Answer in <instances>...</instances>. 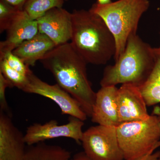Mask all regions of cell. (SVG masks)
<instances>
[{
	"instance_id": "cell-2",
	"label": "cell",
	"mask_w": 160,
	"mask_h": 160,
	"mask_svg": "<svg viewBox=\"0 0 160 160\" xmlns=\"http://www.w3.org/2000/svg\"><path fill=\"white\" fill-rule=\"evenodd\" d=\"M71 14L70 43L86 62L104 65L114 58L115 39L104 20L89 9L74 10Z\"/></svg>"
},
{
	"instance_id": "cell-17",
	"label": "cell",
	"mask_w": 160,
	"mask_h": 160,
	"mask_svg": "<svg viewBox=\"0 0 160 160\" xmlns=\"http://www.w3.org/2000/svg\"><path fill=\"white\" fill-rule=\"evenodd\" d=\"M65 0H28L23 10L32 20H37L49 10L62 8Z\"/></svg>"
},
{
	"instance_id": "cell-1",
	"label": "cell",
	"mask_w": 160,
	"mask_h": 160,
	"mask_svg": "<svg viewBox=\"0 0 160 160\" xmlns=\"http://www.w3.org/2000/svg\"><path fill=\"white\" fill-rule=\"evenodd\" d=\"M40 62L52 73L57 84L74 98L91 118L96 92L88 79V63L71 43L55 46Z\"/></svg>"
},
{
	"instance_id": "cell-24",
	"label": "cell",
	"mask_w": 160,
	"mask_h": 160,
	"mask_svg": "<svg viewBox=\"0 0 160 160\" xmlns=\"http://www.w3.org/2000/svg\"><path fill=\"white\" fill-rule=\"evenodd\" d=\"M73 160H91L86 155L84 152L76 153L73 157Z\"/></svg>"
},
{
	"instance_id": "cell-5",
	"label": "cell",
	"mask_w": 160,
	"mask_h": 160,
	"mask_svg": "<svg viewBox=\"0 0 160 160\" xmlns=\"http://www.w3.org/2000/svg\"><path fill=\"white\" fill-rule=\"evenodd\" d=\"M125 160H138L160 147V120L152 114L146 120L122 123L116 127Z\"/></svg>"
},
{
	"instance_id": "cell-8",
	"label": "cell",
	"mask_w": 160,
	"mask_h": 160,
	"mask_svg": "<svg viewBox=\"0 0 160 160\" xmlns=\"http://www.w3.org/2000/svg\"><path fill=\"white\" fill-rule=\"evenodd\" d=\"M84 125V121L70 116L68 123L64 125H58L57 121L53 120L43 124L34 123L27 128L24 139L27 146L61 137L69 138L79 143Z\"/></svg>"
},
{
	"instance_id": "cell-6",
	"label": "cell",
	"mask_w": 160,
	"mask_h": 160,
	"mask_svg": "<svg viewBox=\"0 0 160 160\" xmlns=\"http://www.w3.org/2000/svg\"><path fill=\"white\" fill-rule=\"evenodd\" d=\"M81 142L91 160H123L116 127L98 125L84 132Z\"/></svg>"
},
{
	"instance_id": "cell-19",
	"label": "cell",
	"mask_w": 160,
	"mask_h": 160,
	"mask_svg": "<svg viewBox=\"0 0 160 160\" xmlns=\"http://www.w3.org/2000/svg\"><path fill=\"white\" fill-rule=\"evenodd\" d=\"M0 59L6 60L12 69L26 76L32 72L29 66L26 65L22 59L13 54L12 51L0 53Z\"/></svg>"
},
{
	"instance_id": "cell-27",
	"label": "cell",
	"mask_w": 160,
	"mask_h": 160,
	"mask_svg": "<svg viewBox=\"0 0 160 160\" xmlns=\"http://www.w3.org/2000/svg\"><path fill=\"white\" fill-rule=\"evenodd\" d=\"M159 49H160V47H159V48H158Z\"/></svg>"
},
{
	"instance_id": "cell-3",
	"label": "cell",
	"mask_w": 160,
	"mask_h": 160,
	"mask_svg": "<svg viewBox=\"0 0 160 160\" xmlns=\"http://www.w3.org/2000/svg\"><path fill=\"white\" fill-rule=\"evenodd\" d=\"M153 48L137 34L128 39L122 53L114 65L104 69L101 87L131 84L139 87L151 72L154 64Z\"/></svg>"
},
{
	"instance_id": "cell-13",
	"label": "cell",
	"mask_w": 160,
	"mask_h": 160,
	"mask_svg": "<svg viewBox=\"0 0 160 160\" xmlns=\"http://www.w3.org/2000/svg\"><path fill=\"white\" fill-rule=\"evenodd\" d=\"M7 36L0 42V53L12 51L20 44L39 32L37 21L32 19L24 10H19L6 30Z\"/></svg>"
},
{
	"instance_id": "cell-12",
	"label": "cell",
	"mask_w": 160,
	"mask_h": 160,
	"mask_svg": "<svg viewBox=\"0 0 160 160\" xmlns=\"http://www.w3.org/2000/svg\"><path fill=\"white\" fill-rule=\"evenodd\" d=\"M116 86L101 87L96 92L91 118L99 125L117 127L120 125Z\"/></svg>"
},
{
	"instance_id": "cell-20",
	"label": "cell",
	"mask_w": 160,
	"mask_h": 160,
	"mask_svg": "<svg viewBox=\"0 0 160 160\" xmlns=\"http://www.w3.org/2000/svg\"><path fill=\"white\" fill-rule=\"evenodd\" d=\"M18 9L9 5L3 0H0V32L6 30L9 23Z\"/></svg>"
},
{
	"instance_id": "cell-11",
	"label": "cell",
	"mask_w": 160,
	"mask_h": 160,
	"mask_svg": "<svg viewBox=\"0 0 160 160\" xmlns=\"http://www.w3.org/2000/svg\"><path fill=\"white\" fill-rule=\"evenodd\" d=\"M26 145L24 135L11 117L0 111V160H24Z\"/></svg>"
},
{
	"instance_id": "cell-22",
	"label": "cell",
	"mask_w": 160,
	"mask_h": 160,
	"mask_svg": "<svg viewBox=\"0 0 160 160\" xmlns=\"http://www.w3.org/2000/svg\"><path fill=\"white\" fill-rule=\"evenodd\" d=\"M18 10H23L25 4L28 0H3Z\"/></svg>"
},
{
	"instance_id": "cell-18",
	"label": "cell",
	"mask_w": 160,
	"mask_h": 160,
	"mask_svg": "<svg viewBox=\"0 0 160 160\" xmlns=\"http://www.w3.org/2000/svg\"><path fill=\"white\" fill-rule=\"evenodd\" d=\"M0 72L10 83L12 88L15 87L22 90L28 81V77L12 69L3 59H0Z\"/></svg>"
},
{
	"instance_id": "cell-14",
	"label": "cell",
	"mask_w": 160,
	"mask_h": 160,
	"mask_svg": "<svg viewBox=\"0 0 160 160\" xmlns=\"http://www.w3.org/2000/svg\"><path fill=\"white\" fill-rule=\"evenodd\" d=\"M56 46L46 35L38 32L30 39L23 42L12 51L30 67L34 66Z\"/></svg>"
},
{
	"instance_id": "cell-7",
	"label": "cell",
	"mask_w": 160,
	"mask_h": 160,
	"mask_svg": "<svg viewBox=\"0 0 160 160\" xmlns=\"http://www.w3.org/2000/svg\"><path fill=\"white\" fill-rule=\"evenodd\" d=\"M27 77L28 81L22 91L52 100L60 107L62 114L69 115L84 122L87 119L88 116L79 103L58 84H48L40 79L32 72Z\"/></svg>"
},
{
	"instance_id": "cell-4",
	"label": "cell",
	"mask_w": 160,
	"mask_h": 160,
	"mask_svg": "<svg viewBox=\"0 0 160 160\" xmlns=\"http://www.w3.org/2000/svg\"><path fill=\"white\" fill-rule=\"evenodd\" d=\"M149 5V0H118L105 5L95 3L89 9L104 20L114 36L115 61L124 51L129 38L137 34L140 20Z\"/></svg>"
},
{
	"instance_id": "cell-21",
	"label": "cell",
	"mask_w": 160,
	"mask_h": 160,
	"mask_svg": "<svg viewBox=\"0 0 160 160\" xmlns=\"http://www.w3.org/2000/svg\"><path fill=\"white\" fill-rule=\"evenodd\" d=\"M8 87L12 88L11 85L0 72V111L5 112L11 117L6 96V88Z\"/></svg>"
},
{
	"instance_id": "cell-25",
	"label": "cell",
	"mask_w": 160,
	"mask_h": 160,
	"mask_svg": "<svg viewBox=\"0 0 160 160\" xmlns=\"http://www.w3.org/2000/svg\"><path fill=\"white\" fill-rule=\"evenodd\" d=\"M152 114L156 115L160 120V107L159 106H156L154 107L152 111Z\"/></svg>"
},
{
	"instance_id": "cell-28",
	"label": "cell",
	"mask_w": 160,
	"mask_h": 160,
	"mask_svg": "<svg viewBox=\"0 0 160 160\" xmlns=\"http://www.w3.org/2000/svg\"><path fill=\"white\" fill-rule=\"evenodd\" d=\"M65 1H66V0H65Z\"/></svg>"
},
{
	"instance_id": "cell-9",
	"label": "cell",
	"mask_w": 160,
	"mask_h": 160,
	"mask_svg": "<svg viewBox=\"0 0 160 160\" xmlns=\"http://www.w3.org/2000/svg\"><path fill=\"white\" fill-rule=\"evenodd\" d=\"M117 101L120 124L146 120L150 116L138 86L122 84L118 89Z\"/></svg>"
},
{
	"instance_id": "cell-16",
	"label": "cell",
	"mask_w": 160,
	"mask_h": 160,
	"mask_svg": "<svg viewBox=\"0 0 160 160\" xmlns=\"http://www.w3.org/2000/svg\"><path fill=\"white\" fill-rule=\"evenodd\" d=\"M23 160H73L71 153L58 146L41 142L27 146Z\"/></svg>"
},
{
	"instance_id": "cell-26",
	"label": "cell",
	"mask_w": 160,
	"mask_h": 160,
	"mask_svg": "<svg viewBox=\"0 0 160 160\" xmlns=\"http://www.w3.org/2000/svg\"><path fill=\"white\" fill-rule=\"evenodd\" d=\"M111 0H97L96 3L101 5H107L112 2Z\"/></svg>"
},
{
	"instance_id": "cell-10",
	"label": "cell",
	"mask_w": 160,
	"mask_h": 160,
	"mask_svg": "<svg viewBox=\"0 0 160 160\" xmlns=\"http://www.w3.org/2000/svg\"><path fill=\"white\" fill-rule=\"evenodd\" d=\"M37 21L39 32L48 37L56 46L69 42L71 40L72 14L66 9L53 8Z\"/></svg>"
},
{
	"instance_id": "cell-15",
	"label": "cell",
	"mask_w": 160,
	"mask_h": 160,
	"mask_svg": "<svg viewBox=\"0 0 160 160\" xmlns=\"http://www.w3.org/2000/svg\"><path fill=\"white\" fill-rule=\"evenodd\" d=\"M154 64L146 81L139 87L147 106L160 103V49H153Z\"/></svg>"
},
{
	"instance_id": "cell-23",
	"label": "cell",
	"mask_w": 160,
	"mask_h": 160,
	"mask_svg": "<svg viewBox=\"0 0 160 160\" xmlns=\"http://www.w3.org/2000/svg\"><path fill=\"white\" fill-rule=\"evenodd\" d=\"M138 160H160V151H158L152 154L148 155Z\"/></svg>"
}]
</instances>
